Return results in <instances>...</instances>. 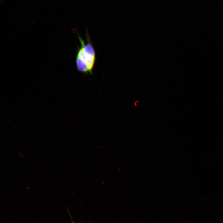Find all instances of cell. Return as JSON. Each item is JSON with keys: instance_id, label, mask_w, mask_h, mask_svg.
Returning a JSON list of instances; mask_svg holds the SVG:
<instances>
[{"instance_id": "obj_2", "label": "cell", "mask_w": 223, "mask_h": 223, "mask_svg": "<svg viewBox=\"0 0 223 223\" xmlns=\"http://www.w3.org/2000/svg\"><path fill=\"white\" fill-rule=\"evenodd\" d=\"M68 213L69 214V215L71 218V223H75V222L74 221L72 218V217L71 215V214H70L69 212V211L68 210Z\"/></svg>"}, {"instance_id": "obj_1", "label": "cell", "mask_w": 223, "mask_h": 223, "mask_svg": "<svg viewBox=\"0 0 223 223\" xmlns=\"http://www.w3.org/2000/svg\"><path fill=\"white\" fill-rule=\"evenodd\" d=\"M79 38L81 46L76 57L77 69L80 72L91 74L96 59L94 49L89 41L86 44L81 37Z\"/></svg>"}]
</instances>
